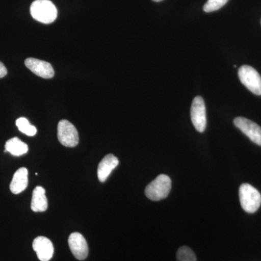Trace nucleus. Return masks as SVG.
I'll list each match as a JSON object with an SVG mask.
<instances>
[{"label":"nucleus","instance_id":"nucleus-1","mask_svg":"<svg viewBox=\"0 0 261 261\" xmlns=\"http://www.w3.org/2000/svg\"><path fill=\"white\" fill-rule=\"evenodd\" d=\"M31 15L40 23H53L58 16L56 5L49 0H35L31 5Z\"/></svg>","mask_w":261,"mask_h":261},{"label":"nucleus","instance_id":"nucleus-2","mask_svg":"<svg viewBox=\"0 0 261 261\" xmlns=\"http://www.w3.org/2000/svg\"><path fill=\"white\" fill-rule=\"evenodd\" d=\"M240 203L245 212L254 214L261 205V195L255 187L249 184H243L240 187Z\"/></svg>","mask_w":261,"mask_h":261},{"label":"nucleus","instance_id":"nucleus-3","mask_svg":"<svg viewBox=\"0 0 261 261\" xmlns=\"http://www.w3.org/2000/svg\"><path fill=\"white\" fill-rule=\"evenodd\" d=\"M171 189V180L169 176L161 174L147 185L145 195L152 201H159L166 198Z\"/></svg>","mask_w":261,"mask_h":261},{"label":"nucleus","instance_id":"nucleus-4","mask_svg":"<svg viewBox=\"0 0 261 261\" xmlns=\"http://www.w3.org/2000/svg\"><path fill=\"white\" fill-rule=\"evenodd\" d=\"M242 83L252 93L261 95V76L256 70L249 65H243L238 70Z\"/></svg>","mask_w":261,"mask_h":261},{"label":"nucleus","instance_id":"nucleus-5","mask_svg":"<svg viewBox=\"0 0 261 261\" xmlns=\"http://www.w3.org/2000/svg\"><path fill=\"white\" fill-rule=\"evenodd\" d=\"M58 137L62 145L68 147H75L80 141L76 128L67 120H62L58 123Z\"/></svg>","mask_w":261,"mask_h":261},{"label":"nucleus","instance_id":"nucleus-6","mask_svg":"<svg viewBox=\"0 0 261 261\" xmlns=\"http://www.w3.org/2000/svg\"><path fill=\"white\" fill-rule=\"evenodd\" d=\"M191 120L197 132H205L207 125L206 108L203 98L197 96L193 99L191 106Z\"/></svg>","mask_w":261,"mask_h":261},{"label":"nucleus","instance_id":"nucleus-7","mask_svg":"<svg viewBox=\"0 0 261 261\" xmlns=\"http://www.w3.org/2000/svg\"><path fill=\"white\" fill-rule=\"evenodd\" d=\"M235 126L245 134L252 142L261 146V127L255 122L243 117H238L233 121Z\"/></svg>","mask_w":261,"mask_h":261},{"label":"nucleus","instance_id":"nucleus-8","mask_svg":"<svg viewBox=\"0 0 261 261\" xmlns=\"http://www.w3.org/2000/svg\"><path fill=\"white\" fill-rule=\"evenodd\" d=\"M68 245L72 253L78 260H84L88 256V245L83 235L80 233H72L68 238Z\"/></svg>","mask_w":261,"mask_h":261},{"label":"nucleus","instance_id":"nucleus-9","mask_svg":"<svg viewBox=\"0 0 261 261\" xmlns=\"http://www.w3.org/2000/svg\"><path fill=\"white\" fill-rule=\"evenodd\" d=\"M25 65L31 71L43 79H51L55 75L54 69L50 63L36 58H29L25 61Z\"/></svg>","mask_w":261,"mask_h":261},{"label":"nucleus","instance_id":"nucleus-10","mask_svg":"<svg viewBox=\"0 0 261 261\" xmlns=\"http://www.w3.org/2000/svg\"><path fill=\"white\" fill-rule=\"evenodd\" d=\"M33 249L41 261H49L53 256L54 247L49 239L45 237H38L33 242Z\"/></svg>","mask_w":261,"mask_h":261},{"label":"nucleus","instance_id":"nucleus-11","mask_svg":"<svg viewBox=\"0 0 261 261\" xmlns=\"http://www.w3.org/2000/svg\"><path fill=\"white\" fill-rule=\"evenodd\" d=\"M119 161L112 154H107L100 161L97 168V176L99 181L105 182L111 172L118 166Z\"/></svg>","mask_w":261,"mask_h":261},{"label":"nucleus","instance_id":"nucleus-12","mask_svg":"<svg viewBox=\"0 0 261 261\" xmlns=\"http://www.w3.org/2000/svg\"><path fill=\"white\" fill-rule=\"evenodd\" d=\"M29 172L27 168H20L14 173L13 180L10 183V189L15 195H18L23 192L28 187Z\"/></svg>","mask_w":261,"mask_h":261},{"label":"nucleus","instance_id":"nucleus-13","mask_svg":"<svg viewBox=\"0 0 261 261\" xmlns=\"http://www.w3.org/2000/svg\"><path fill=\"white\" fill-rule=\"evenodd\" d=\"M48 202L45 195V190L42 187L38 186L34 189L32 194L31 207L34 212H44L47 211Z\"/></svg>","mask_w":261,"mask_h":261},{"label":"nucleus","instance_id":"nucleus-14","mask_svg":"<svg viewBox=\"0 0 261 261\" xmlns=\"http://www.w3.org/2000/svg\"><path fill=\"white\" fill-rule=\"evenodd\" d=\"M29 147L18 137L10 139L5 144V152H10L14 156H20L27 153Z\"/></svg>","mask_w":261,"mask_h":261},{"label":"nucleus","instance_id":"nucleus-15","mask_svg":"<svg viewBox=\"0 0 261 261\" xmlns=\"http://www.w3.org/2000/svg\"><path fill=\"white\" fill-rule=\"evenodd\" d=\"M16 126L19 130L29 137H33L37 134V128L31 124L25 118H19L16 121Z\"/></svg>","mask_w":261,"mask_h":261},{"label":"nucleus","instance_id":"nucleus-16","mask_svg":"<svg viewBox=\"0 0 261 261\" xmlns=\"http://www.w3.org/2000/svg\"><path fill=\"white\" fill-rule=\"evenodd\" d=\"M177 261H197L195 252L189 247L183 246L178 249L176 254Z\"/></svg>","mask_w":261,"mask_h":261},{"label":"nucleus","instance_id":"nucleus-17","mask_svg":"<svg viewBox=\"0 0 261 261\" xmlns=\"http://www.w3.org/2000/svg\"><path fill=\"white\" fill-rule=\"evenodd\" d=\"M228 0H207L203 7L204 11L206 13L216 11L226 4Z\"/></svg>","mask_w":261,"mask_h":261},{"label":"nucleus","instance_id":"nucleus-18","mask_svg":"<svg viewBox=\"0 0 261 261\" xmlns=\"http://www.w3.org/2000/svg\"><path fill=\"white\" fill-rule=\"evenodd\" d=\"M7 73H8V70H7L6 67L2 62H0V79L5 77Z\"/></svg>","mask_w":261,"mask_h":261},{"label":"nucleus","instance_id":"nucleus-19","mask_svg":"<svg viewBox=\"0 0 261 261\" xmlns=\"http://www.w3.org/2000/svg\"><path fill=\"white\" fill-rule=\"evenodd\" d=\"M154 2H161L163 1V0H153Z\"/></svg>","mask_w":261,"mask_h":261}]
</instances>
